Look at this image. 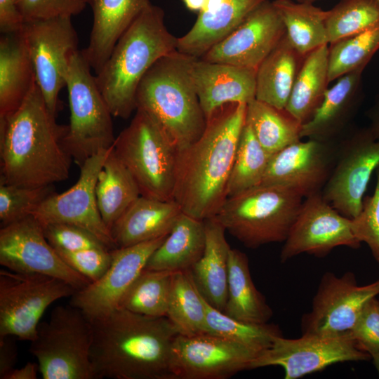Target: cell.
<instances>
[{"instance_id":"1","label":"cell","mask_w":379,"mask_h":379,"mask_svg":"<svg viewBox=\"0 0 379 379\" xmlns=\"http://www.w3.org/2000/svg\"><path fill=\"white\" fill-rule=\"evenodd\" d=\"M246 105L230 102L216 109L201 135L178 152L173 200L182 213L205 220L213 218L227 198Z\"/></svg>"},{"instance_id":"2","label":"cell","mask_w":379,"mask_h":379,"mask_svg":"<svg viewBox=\"0 0 379 379\" xmlns=\"http://www.w3.org/2000/svg\"><path fill=\"white\" fill-rule=\"evenodd\" d=\"M59 125L35 81L13 112L0 118V183L41 187L67 180L72 157Z\"/></svg>"},{"instance_id":"3","label":"cell","mask_w":379,"mask_h":379,"mask_svg":"<svg viewBox=\"0 0 379 379\" xmlns=\"http://www.w3.org/2000/svg\"><path fill=\"white\" fill-rule=\"evenodd\" d=\"M90 320L95 378L173 379L171 350L179 333L166 317L119 307Z\"/></svg>"},{"instance_id":"4","label":"cell","mask_w":379,"mask_h":379,"mask_svg":"<svg viewBox=\"0 0 379 379\" xmlns=\"http://www.w3.org/2000/svg\"><path fill=\"white\" fill-rule=\"evenodd\" d=\"M164 11L150 4L119 38L95 78L113 117L128 118L136 110V93L143 77L161 57L176 50Z\"/></svg>"},{"instance_id":"5","label":"cell","mask_w":379,"mask_h":379,"mask_svg":"<svg viewBox=\"0 0 379 379\" xmlns=\"http://www.w3.org/2000/svg\"><path fill=\"white\" fill-rule=\"evenodd\" d=\"M195 58L177 50L161 57L136 93V109L154 120L178 152L195 142L206 125L190 72Z\"/></svg>"},{"instance_id":"6","label":"cell","mask_w":379,"mask_h":379,"mask_svg":"<svg viewBox=\"0 0 379 379\" xmlns=\"http://www.w3.org/2000/svg\"><path fill=\"white\" fill-rule=\"evenodd\" d=\"M304 198L282 186L258 185L227 197L213 217L246 247L284 242Z\"/></svg>"},{"instance_id":"7","label":"cell","mask_w":379,"mask_h":379,"mask_svg":"<svg viewBox=\"0 0 379 379\" xmlns=\"http://www.w3.org/2000/svg\"><path fill=\"white\" fill-rule=\"evenodd\" d=\"M113 151L136 182L140 195L173 200L178 150L143 110L115 138Z\"/></svg>"},{"instance_id":"8","label":"cell","mask_w":379,"mask_h":379,"mask_svg":"<svg viewBox=\"0 0 379 379\" xmlns=\"http://www.w3.org/2000/svg\"><path fill=\"white\" fill-rule=\"evenodd\" d=\"M93 325L70 304L59 305L39 323L30 353L44 379H95L91 360Z\"/></svg>"},{"instance_id":"9","label":"cell","mask_w":379,"mask_h":379,"mask_svg":"<svg viewBox=\"0 0 379 379\" xmlns=\"http://www.w3.org/2000/svg\"><path fill=\"white\" fill-rule=\"evenodd\" d=\"M91 69L81 51L78 50L72 55L65 86L68 91L70 120L63 142L79 166L100 150L109 149L116 138L112 114Z\"/></svg>"},{"instance_id":"10","label":"cell","mask_w":379,"mask_h":379,"mask_svg":"<svg viewBox=\"0 0 379 379\" xmlns=\"http://www.w3.org/2000/svg\"><path fill=\"white\" fill-rule=\"evenodd\" d=\"M77 289L48 275L0 270V336L32 341L41 318L55 301Z\"/></svg>"},{"instance_id":"11","label":"cell","mask_w":379,"mask_h":379,"mask_svg":"<svg viewBox=\"0 0 379 379\" xmlns=\"http://www.w3.org/2000/svg\"><path fill=\"white\" fill-rule=\"evenodd\" d=\"M71 18L58 16L25 21L22 29L36 84L55 116L60 91L66 86L71 57L78 51V36Z\"/></svg>"},{"instance_id":"12","label":"cell","mask_w":379,"mask_h":379,"mask_svg":"<svg viewBox=\"0 0 379 379\" xmlns=\"http://www.w3.org/2000/svg\"><path fill=\"white\" fill-rule=\"evenodd\" d=\"M369 359L371 356L359 347L350 333L338 336L302 335L292 339L281 335L258 354L251 369L281 366L285 379H298L334 364Z\"/></svg>"},{"instance_id":"13","label":"cell","mask_w":379,"mask_h":379,"mask_svg":"<svg viewBox=\"0 0 379 379\" xmlns=\"http://www.w3.org/2000/svg\"><path fill=\"white\" fill-rule=\"evenodd\" d=\"M379 295V279L359 286L352 272L325 273L313 298L311 310L302 316V335L338 336L350 333L366 303Z\"/></svg>"},{"instance_id":"14","label":"cell","mask_w":379,"mask_h":379,"mask_svg":"<svg viewBox=\"0 0 379 379\" xmlns=\"http://www.w3.org/2000/svg\"><path fill=\"white\" fill-rule=\"evenodd\" d=\"M379 165V140L368 128L338 143L336 161L324 185L323 198L343 215L353 219L362 209L372 173Z\"/></svg>"},{"instance_id":"15","label":"cell","mask_w":379,"mask_h":379,"mask_svg":"<svg viewBox=\"0 0 379 379\" xmlns=\"http://www.w3.org/2000/svg\"><path fill=\"white\" fill-rule=\"evenodd\" d=\"M0 264L14 272L62 279L77 291L91 283L62 259L45 237L43 226L32 215L1 227Z\"/></svg>"},{"instance_id":"16","label":"cell","mask_w":379,"mask_h":379,"mask_svg":"<svg viewBox=\"0 0 379 379\" xmlns=\"http://www.w3.org/2000/svg\"><path fill=\"white\" fill-rule=\"evenodd\" d=\"M259 353L232 340L207 333L178 335L171 359L173 379H226L251 370Z\"/></svg>"},{"instance_id":"17","label":"cell","mask_w":379,"mask_h":379,"mask_svg":"<svg viewBox=\"0 0 379 379\" xmlns=\"http://www.w3.org/2000/svg\"><path fill=\"white\" fill-rule=\"evenodd\" d=\"M281 262L302 253L323 257L338 246L357 248L352 219L340 214L321 192L304 199L300 211L284 241Z\"/></svg>"},{"instance_id":"18","label":"cell","mask_w":379,"mask_h":379,"mask_svg":"<svg viewBox=\"0 0 379 379\" xmlns=\"http://www.w3.org/2000/svg\"><path fill=\"white\" fill-rule=\"evenodd\" d=\"M111 148L87 159L80 166L79 178L72 187L60 194L54 192L41 203L32 215L41 225H74L93 234L109 249L117 248L100 215L95 196L98 176Z\"/></svg>"},{"instance_id":"19","label":"cell","mask_w":379,"mask_h":379,"mask_svg":"<svg viewBox=\"0 0 379 379\" xmlns=\"http://www.w3.org/2000/svg\"><path fill=\"white\" fill-rule=\"evenodd\" d=\"M338 143L308 139L287 146L272 156L260 184L289 188L304 199L321 193L335 166Z\"/></svg>"},{"instance_id":"20","label":"cell","mask_w":379,"mask_h":379,"mask_svg":"<svg viewBox=\"0 0 379 379\" xmlns=\"http://www.w3.org/2000/svg\"><path fill=\"white\" fill-rule=\"evenodd\" d=\"M167 235L112 249V262L104 274L76 291L71 296L69 304L81 310L90 319L119 308L121 298Z\"/></svg>"},{"instance_id":"21","label":"cell","mask_w":379,"mask_h":379,"mask_svg":"<svg viewBox=\"0 0 379 379\" xmlns=\"http://www.w3.org/2000/svg\"><path fill=\"white\" fill-rule=\"evenodd\" d=\"M285 35L279 11L265 0L200 59L257 69Z\"/></svg>"},{"instance_id":"22","label":"cell","mask_w":379,"mask_h":379,"mask_svg":"<svg viewBox=\"0 0 379 379\" xmlns=\"http://www.w3.org/2000/svg\"><path fill=\"white\" fill-rule=\"evenodd\" d=\"M190 72L206 119L225 104L255 99V69L195 58Z\"/></svg>"},{"instance_id":"23","label":"cell","mask_w":379,"mask_h":379,"mask_svg":"<svg viewBox=\"0 0 379 379\" xmlns=\"http://www.w3.org/2000/svg\"><path fill=\"white\" fill-rule=\"evenodd\" d=\"M181 213L174 200L162 201L140 195L111 229L116 247H126L168 234Z\"/></svg>"},{"instance_id":"24","label":"cell","mask_w":379,"mask_h":379,"mask_svg":"<svg viewBox=\"0 0 379 379\" xmlns=\"http://www.w3.org/2000/svg\"><path fill=\"white\" fill-rule=\"evenodd\" d=\"M204 226V251L190 272L204 300L215 309L224 312L227 299L230 246L225 238V229L215 218L205 220Z\"/></svg>"},{"instance_id":"25","label":"cell","mask_w":379,"mask_h":379,"mask_svg":"<svg viewBox=\"0 0 379 379\" xmlns=\"http://www.w3.org/2000/svg\"><path fill=\"white\" fill-rule=\"evenodd\" d=\"M364 69L345 74L327 88L311 119L302 125L300 138L323 141L335 140L350 120L359 100Z\"/></svg>"},{"instance_id":"26","label":"cell","mask_w":379,"mask_h":379,"mask_svg":"<svg viewBox=\"0 0 379 379\" xmlns=\"http://www.w3.org/2000/svg\"><path fill=\"white\" fill-rule=\"evenodd\" d=\"M265 0H224L212 13H199L192 28L178 37L176 50L200 58L224 39Z\"/></svg>"},{"instance_id":"27","label":"cell","mask_w":379,"mask_h":379,"mask_svg":"<svg viewBox=\"0 0 379 379\" xmlns=\"http://www.w3.org/2000/svg\"><path fill=\"white\" fill-rule=\"evenodd\" d=\"M36 81L22 30L1 34L0 118L15 111Z\"/></svg>"},{"instance_id":"28","label":"cell","mask_w":379,"mask_h":379,"mask_svg":"<svg viewBox=\"0 0 379 379\" xmlns=\"http://www.w3.org/2000/svg\"><path fill=\"white\" fill-rule=\"evenodd\" d=\"M205 242L204 220L182 212L145 269L172 272L188 270L203 255Z\"/></svg>"},{"instance_id":"29","label":"cell","mask_w":379,"mask_h":379,"mask_svg":"<svg viewBox=\"0 0 379 379\" xmlns=\"http://www.w3.org/2000/svg\"><path fill=\"white\" fill-rule=\"evenodd\" d=\"M304 58L285 35L256 69L255 99L285 109Z\"/></svg>"},{"instance_id":"30","label":"cell","mask_w":379,"mask_h":379,"mask_svg":"<svg viewBox=\"0 0 379 379\" xmlns=\"http://www.w3.org/2000/svg\"><path fill=\"white\" fill-rule=\"evenodd\" d=\"M223 312L253 324L267 323L273 315L272 308L253 281L247 255L232 248L228 257L227 299Z\"/></svg>"},{"instance_id":"31","label":"cell","mask_w":379,"mask_h":379,"mask_svg":"<svg viewBox=\"0 0 379 379\" xmlns=\"http://www.w3.org/2000/svg\"><path fill=\"white\" fill-rule=\"evenodd\" d=\"M328 46L324 44L302 60L285 109L302 124L308 121L328 88Z\"/></svg>"},{"instance_id":"32","label":"cell","mask_w":379,"mask_h":379,"mask_svg":"<svg viewBox=\"0 0 379 379\" xmlns=\"http://www.w3.org/2000/svg\"><path fill=\"white\" fill-rule=\"evenodd\" d=\"M112 146L95 185L98 207L110 232L127 208L140 196L136 182L114 152Z\"/></svg>"},{"instance_id":"33","label":"cell","mask_w":379,"mask_h":379,"mask_svg":"<svg viewBox=\"0 0 379 379\" xmlns=\"http://www.w3.org/2000/svg\"><path fill=\"white\" fill-rule=\"evenodd\" d=\"M272 3L281 15L290 44L300 55L305 57L328 44L325 25L327 11L313 4L292 0H274Z\"/></svg>"},{"instance_id":"34","label":"cell","mask_w":379,"mask_h":379,"mask_svg":"<svg viewBox=\"0 0 379 379\" xmlns=\"http://www.w3.org/2000/svg\"><path fill=\"white\" fill-rule=\"evenodd\" d=\"M246 122L262 147L270 154L300 140L302 124L285 109L256 99L246 105Z\"/></svg>"},{"instance_id":"35","label":"cell","mask_w":379,"mask_h":379,"mask_svg":"<svg viewBox=\"0 0 379 379\" xmlns=\"http://www.w3.org/2000/svg\"><path fill=\"white\" fill-rule=\"evenodd\" d=\"M93 12L90 41L102 50H111L149 0H84Z\"/></svg>"},{"instance_id":"36","label":"cell","mask_w":379,"mask_h":379,"mask_svg":"<svg viewBox=\"0 0 379 379\" xmlns=\"http://www.w3.org/2000/svg\"><path fill=\"white\" fill-rule=\"evenodd\" d=\"M166 317L180 335L206 333L205 300L190 270L173 273Z\"/></svg>"},{"instance_id":"37","label":"cell","mask_w":379,"mask_h":379,"mask_svg":"<svg viewBox=\"0 0 379 379\" xmlns=\"http://www.w3.org/2000/svg\"><path fill=\"white\" fill-rule=\"evenodd\" d=\"M172 272L144 269L121 298L119 307L150 317H166Z\"/></svg>"},{"instance_id":"38","label":"cell","mask_w":379,"mask_h":379,"mask_svg":"<svg viewBox=\"0 0 379 379\" xmlns=\"http://www.w3.org/2000/svg\"><path fill=\"white\" fill-rule=\"evenodd\" d=\"M205 307L207 333L232 340L258 353L269 348L277 337L282 335L277 325L236 319L215 309L206 300Z\"/></svg>"},{"instance_id":"39","label":"cell","mask_w":379,"mask_h":379,"mask_svg":"<svg viewBox=\"0 0 379 379\" xmlns=\"http://www.w3.org/2000/svg\"><path fill=\"white\" fill-rule=\"evenodd\" d=\"M271 157L245 122L227 184V197L260 185Z\"/></svg>"},{"instance_id":"40","label":"cell","mask_w":379,"mask_h":379,"mask_svg":"<svg viewBox=\"0 0 379 379\" xmlns=\"http://www.w3.org/2000/svg\"><path fill=\"white\" fill-rule=\"evenodd\" d=\"M328 44L379 25L377 0H341L327 11L325 20Z\"/></svg>"},{"instance_id":"41","label":"cell","mask_w":379,"mask_h":379,"mask_svg":"<svg viewBox=\"0 0 379 379\" xmlns=\"http://www.w3.org/2000/svg\"><path fill=\"white\" fill-rule=\"evenodd\" d=\"M379 50V25L340 39L328 47V84L340 77L366 67Z\"/></svg>"},{"instance_id":"42","label":"cell","mask_w":379,"mask_h":379,"mask_svg":"<svg viewBox=\"0 0 379 379\" xmlns=\"http://www.w3.org/2000/svg\"><path fill=\"white\" fill-rule=\"evenodd\" d=\"M54 192L53 185L27 187L0 183L1 227L33 215L41 203Z\"/></svg>"},{"instance_id":"43","label":"cell","mask_w":379,"mask_h":379,"mask_svg":"<svg viewBox=\"0 0 379 379\" xmlns=\"http://www.w3.org/2000/svg\"><path fill=\"white\" fill-rule=\"evenodd\" d=\"M375 171L377 181L374 192L372 196L364 198L362 209L352 222L356 238L367 244L379 263V165Z\"/></svg>"},{"instance_id":"44","label":"cell","mask_w":379,"mask_h":379,"mask_svg":"<svg viewBox=\"0 0 379 379\" xmlns=\"http://www.w3.org/2000/svg\"><path fill=\"white\" fill-rule=\"evenodd\" d=\"M42 226L45 237L55 250L77 251L91 248H109L93 234L79 226L62 222Z\"/></svg>"},{"instance_id":"45","label":"cell","mask_w":379,"mask_h":379,"mask_svg":"<svg viewBox=\"0 0 379 379\" xmlns=\"http://www.w3.org/2000/svg\"><path fill=\"white\" fill-rule=\"evenodd\" d=\"M112 250L91 248L77 251H57L62 259L74 271L90 282L100 279L112 262Z\"/></svg>"},{"instance_id":"46","label":"cell","mask_w":379,"mask_h":379,"mask_svg":"<svg viewBox=\"0 0 379 379\" xmlns=\"http://www.w3.org/2000/svg\"><path fill=\"white\" fill-rule=\"evenodd\" d=\"M350 334L373 360L379 359V299L374 297L366 303Z\"/></svg>"},{"instance_id":"47","label":"cell","mask_w":379,"mask_h":379,"mask_svg":"<svg viewBox=\"0 0 379 379\" xmlns=\"http://www.w3.org/2000/svg\"><path fill=\"white\" fill-rule=\"evenodd\" d=\"M25 21L58 16L72 17L85 8L84 0H16Z\"/></svg>"},{"instance_id":"48","label":"cell","mask_w":379,"mask_h":379,"mask_svg":"<svg viewBox=\"0 0 379 379\" xmlns=\"http://www.w3.org/2000/svg\"><path fill=\"white\" fill-rule=\"evenodd\" d=\"M24 22L16 0H0L1 34L18 32L22 30Z\"/></svg>"},{"instance_id":"49","label":"cell","mask_w":379,"mask_h":379,"mask_svg":"<svg viewBox=\"0 0 379 379\" xmlns=\"http://www.w3.org/2000/svg\"><path fill=\"white\" fill-rule=\"evenodd\" d=\"M10 335L0 336V378L4 379L14 368L18 359V350Z\"/></svg>"},{"instance_id":"50","label":"cell","mask_w":379,"mask_h":379,"mask_svg":"<svg viewBox=\"0 0 379 379\" xmlns=\"http://www.w3.org/2000/svg\"><path fill=\"white\" fill-rule=\"evenodd\" d=\"M39 371L38 364L27 362L19 368H13L4 379H36Z\"/></svg>"},{"instance_id":"51","label":"cell","mask_w":379,"mask_h":379,"mask_svg":"<svg viewBox=\"0 0 379 379\" xmlns=\"http://www.w3.org/2000/svg\"><path fill=\"white\" fill-rule=\"evenodd\" d=\"M370 126L368 127L373 136L379 140V98L368 112Z\"/></svg>"},{"instance_id":"52","label":"cell","mask_w":379,"mask_h":379,"mask_svg":"<svg viewBox=\"0 0 379 379\" xmlns=\"http://www.w3.org/2000/svg\"><path fill=\"white\" fill-rule=\"evenodd\" d=\"M185 6L191 11L200 13L204 8L206 0H182Z\"/></svg>"},{"instance_id":"53","label":"cell","mask_w":379,"mask_h":379,"mask_svg":"<svg viewBox=\"0 0 379 379\" xmlns=\"http://www.w3.org/2000/svg\"><path fill=\"white\" fill-rule=\"evenodd\" d=\"M298 2L300 3H310L313 4L314 2L318 1V0H296Z\"/></svg>"},{"instance_id":"54","label":"cell","mask_w":379,"mask_h":379,"mask_svg":"<svg viewBox=\"0 0 379 379\" xmlns=\"http://www.w3.org/2000/svg\"><path fill=\"white\" fill-rule=\"evenodd\" d=\"M377 1H378V2L379 3V0H377Z\"/></svg>"}]
</instances>
